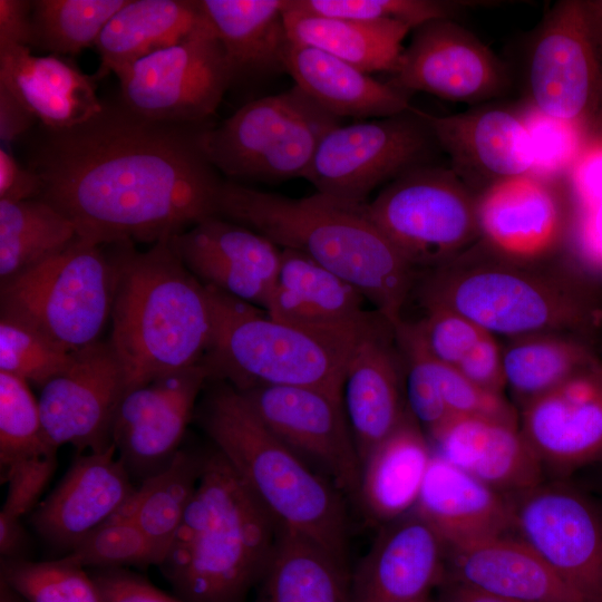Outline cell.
I'll list each match as a JSON object with an SVG mask.
<instances>
[{"label":"cell","mask_w":602,"mask_h":602,"mask_svg":"<svg viewBox=\"0 0 602 602\" xmlns=\"http://www.w3.org/2000/svg\"><path fill=\"white\" fill-rule=\"evenodd\" d=\"M0 86L51 129L78 125L104 105L93 77L61 56H38L23 46L0 45Z\"/></svg>","instance_id":"29"},{"label":"cell","mask_w":602,"mask_h":602,"mask_svg":"<svg viewBox=\"0 0 602 602\" xmlns=\"http://www.w3.org/2000/svg\"><path fill=\"white\" fill-rule=\"evenodd\" d=\"M428 439L435 454L504 495L544 482V465L523 436L520 421L453 417Z\"/></svg>","instance_id":"26"},{"label":"cell","mask_w":602,"mask_h":602,"mask_svg":"<svg viewBox=\"0 0 602 602\" xmlns=\"http://www.w3.org/2000/svg\"><path fill=\"white\" fill-rule=\"evenodd\" d=\"M224 49L232 85L285 72V0H200Z\"/></svg>","instance_id":"32"},{"label":"cell","mask_w":602,"mask_h":602,"mask_svg":"<svg viewBox=\"0 0 602 602\" xmlns=\"http://www.w3.org/2000/svg\"><path fill=\"white\" fill-rule=\"evenodd\" d=\"M448 545L416 511L381 525L351 571V602H424L445 580Z\"/></svg>","instance_id":"21"},{"label":"cell","mask_w":602,"mask_h":602,"mask_svg":"<svg viewBox=\"0 0 602 602\" xmlns=\"http://www.w3.org/2000/svg\"><path fill=\"white\" fill-rule=\"evenodd\" d=\"M284 66L295 86L341 119L382 118L411 107L410 94L310 46L289 40Z\"/></svg>","instance_id":"31"},{"label":"cell","mask_w":602,"mask_h":602,"mask_svg":"<svg viewBox=\"0 0 602 602\" xmlns=\"http://www.w3.org/2000/svg\"><path fill=\"white\" fill-rule=\"evenodd\" d=\"M411 297L421 308L455 311L504 339L551 331L588 338L602 319L596 292L555 256L516 259L482 240L419 272Z\"/></svg>","instance_id":"3"},{"label":"cell","mask_w":602,"mask_h":602,"mask_svg":"<svg viewBox=\"0 0 602 602\" xmlns=\"http://www.w3.org/2000/svg\"><path fill=\"white\" fill-rule=\"evenodd\" d=\"M420 320L411 322L427 352L455 369L489 332L464 315L439 307L423 308Z\"/></svg>","instance_id":"46"},{"label":"cell","mask_w":602,"mask_h":602,"mask_svg":"<svg viewBox=\"0 0 602 602\" xmlns=\"http://www.w3.org/2000/svg\"><path fill=\"white\" fill-rule=\"evenodd\" d=\"M32 1L0 0V45L33 47Z\"/></svg>","instance_id":"52"},{"label":"cell","mask_w":602,"mask_h":602,"mask_svg":"<svg viewBox=\"0 0 602 602\" xmlns=\"http://www.w3.org/2000/svg\"><path fill=\"white\" fill-rule=\"evenodd\" d=\"M593 128L595 129L594 140L602 143V107Z\"/></svg>","instance_id":"57"},{"label":"cell","mask_w":602,"mask_h":602,"mask_svg":"<svg viewBox=\"0 0 602 602\" xmlns=\"http://www.w3.org/2000/svg\"><path fill=\"white\" fill-rule=\"evenodd\" d=\"M41 178L3 146L0 148V200L20 202L38 198L42 192Z\"/></svg>","instance_id":"51"},{"label":"cell","mask_w":602,"mask_h":602,"mask_svg":"<svg viewBox=\"0 0 602 602\" xmlns=\"http://www.w3.org/2000/svg\"><path fill=\"white\" fill-rule=\"evenodd\" d=\"M56 456L18 463L1 473L8 483L6 501L0 515L20 520L35 508L56 469Z\"/></svg>","instance_id":"47"},{"label":"cell","mask_w":602,"mask_h":602,"mask_svg":"<svg viewBox=\"0 0 602 602\" xmlns=\"http://www.w3.org/2000/svg\"><path fill=\"white\" fill-rule=\"evenodd\" d=\"M526 118L536 155L535 173L554 178V174L565 167L574 156L575 135H579L581 130L548 118L534 109L526 113Z\"/></svg>","instance_id":"48"},{"label":"cell","mask_w":602,"mask_h":602,"mask_svg":"<svg viewBox=\"0 0 602 602\" xmlns=\"http://www.w3.org/2000/svg\"><path fill=\"white\" fill-rule=\"evenodd\" d=\"M287 1V0H285ZM289 40L320 49L365 72L397 70L412 29L394 20H356L283 9Z\"/></svg>","instance_id":"36"},{"label":"cell","mask_w":602,"mask_h":602,"mask_svg":"<svg viewBox=\"0 0 602 602\" xmlns=\"http://www.w3.org/2000/svg\"><path fill=\"white\" fill-rule=\"evenodd\" d=\"M440 602H524L483 593L460 584L445 582L440 586Z\"/></svg>","instance_id":"55"},{"label":"cell","mask_w":602,"mask_h":602,"mask_svg":"<svg viewBox=\"0 0 602 602\" xmlns=\"http://www.w3.org/2000/svg\"><path fill=\"white\" fill-rule=\"evenodd\" d=\"M57 450L46 437L29 383L0 371L1 473L25 460L56 456Z\"/></svg>","instance_id":"41"},{"label":"cell","mask_w":602,"mask_h":602,"mask_svg":"<svg viewBox=\"0 0 602 602\" xmlns=\"http://www.w3.org/2000/svg\"><path fill=\"white\" fill-rule=\"evenodd\" d=\"M592 25L602 41V0H584Z\"/></svg>","instance_id":"56"},{"label":"cell","mask_w":602,"mask_h":602,"mask_svg":"<svg viewBox=\"0 0 602 602\" xmlns=\"http://www.w3.org/2000/svg\"><path fill=\"white\" fill-rule=\"evenodd\" d=\"M445 582L524 602H581L536 552L507 534L448 546Z\"/></svg>","instance_id":"27"},{"label":"cell","mask_w":602,"mask_h":602,"mask_svg":"<svg viewBox=\"0 0 602 602\" xmlns=\"http://www.w3.org/2000/svg\"><path fill=\"white\" fill-rule=\"evenodd\" d=\"M215 382L197 409L213 447L281 528L312 540L349 565L342 493L278 438L240 391L227 382Z\"/></svg>","instance_id":"6"},{"label":"cell","mask_w":602,"mask_h":602,"mask_svg":"<svg viewBox=\"0 0 602 602\" xmlns=\"http://www.w3.org/2000/svg\"><path fill=\"white\" fill-rule=\"evenodd\" d=\"M114 244L119 276L108 342L123 370L125 394L201 363L214 317L208 287L183 264L168 240L146 252H135L129 241Z\"/></svg>","instance_id":"4"},{"label":"cell","mask_w":602,"mask_h":602,"mask_svg":"<svg viewBox=\"0 0 602 602\" xmlns=\"http://www.w3.org/2000/svg\"><path fill=\"white\" fill-rule=\"evenodd\" d=\"M0 574L1 583L27 602H101L89 572L65 556L1 560Z\"/></svg>","instance_id":"42"},{"label":"cell","mask_w":602,"mask_h":602,"mask_svg":"<svg viewBox=\"0 0 602 602\" xmlns=\"http://www.w3.org/2000/svg\"><path fill=\"white\" fill-rule=\"evenodd\" d=\"M512 530L581 602H602V513L581 492L545 483L508 496Z\"/></svg>","instance_id":"14"},{"label":"cell","mask_w":602,"mask_h":602,"mask_svg":"<svg viewBox=\"0 0 602 602\" xmlns=\"http://www.w3.org/2000/svg\"><path fill=\"white\" fill-rule=\"evenodd\" d=\"M206 21L200 0H128L94 46L100 58L98 77L117 75L137 60L181 42Z\"/></svg>","instance_id":"34"},{"label":"cell","mask_w":602,"mask_h":602,"mask_svg":"<svg viewBox=\"0 0 602 602\" xmlns=\"http://www.w3.org/2000/svg\"><path fill=\"white\" fill-rule=\"evenodd\" d=\"M424 602H430V601H429V600H426V601H424Z\"/></svg>","instance_id":"59"},{"label":"cell","mask_w":602,"mask_h":602,"mask_svg":"<svg viewBox=\"0 0 602 602\" xmlns=\"http://www.w3.org/2000/svg\"><path fill=\"white\" fill-rule=\"evenodd\" d=\"M434 456L433 446L410 414L361 465L358 502L382 525L411 512Z\"/></svg>","instance_id":"33"},{"label":"cell","mask_w":602,"mask_h":602,"mask_svg":"<svg viewBox=\"0 0 602 602\" xmlns=\"http://www.w3.org/2000/svg\"><path fill=\"white\" fill-rule=\"evenodd\" d=\"M127 1L35 0L33 47L65 56L95 46L107 22Z\"/></svg>","instance_id":"40"},{"label":"cell","mask_w":602,"mask_h":602,"mask_svg":"<svg viewBox=\"0 0 602 602\" xmlns=\"http://www.w3.org/2000/svg\"><path fill=\"white\" fill-rule=\"evenodd\" d=\"M123 394V370L108 340L77 351L71 365L40 388L47 439L57 449L66 444L79 452L107 449Z\"/></svg>","instance_id":"18"},{"label":"cell","mask_w":602,"mask_h":602,"mask_svg":"<svg viewBox=\"0 0 602 602\" xmlns=\"http://www.w3.org/2000/svg\"><path fill=\"white\" fill-rule=\"evenodd\" d=\"M390 84L408 94L479 104L509 86L505 65L472 31L453 19H435L414 29Z\"/></svg>","instance_id":"16"},{"label":"cell","mask_w":602,"mask_h":602,"mask_svg":"<svg viewBox=\"0 0 602 602\" xmlns=\"http://www.w3.org/2000/svg\"><path fill=\"white\" fill-rule=\"evenodd\" d=\"M204 453L181 448L167 466L145 478L117 515L132 520L163 562L202 473Z\"/></svg>","instance_id":"38"},{"label":"cell","mask_w":602,"mask_h":602,"mask_svg":"<svg viewBox=\"0 0 602 602\" xmlns=\"http://www.w3.org/2000/svg\"><path fill=\"white\" fill-rule=\"evenodd\" d=\"M341 120L294 85L211 125L205 151L215 168L234 183L305 178L320 143Z\"/></svg>","instance_id":"9"},{"label":"cell","mask_w":602,"mask_h":602,"mask_svg":"<svg viewBox=\"0 0 602 602\" xmlns=\"http://www.w3.org/2000/svg\"><path fill=\"white\" fill-rule=\"evenodd\" d=\"M65 557L90 569L158 566L143 531L132 520L117 514L81 538Z\"/></svg>","instance_id":"45"},{"label":"cell","mask_w":602,"mask_h":602,"mask_svg":"<svg viewBox=\"0 0 602 602\" xmlns=\"http://www.w3.org/2000/svg\"><path fill=\"white\" fill-rule=\"evenodd\" d=\"M11 591L1 583V602H13Z\"/></svg>","instance_id":"58"},{"label":"cell","mask_w":602,"mask_h":602,"mask_svg":"<svg viewBox=\"0 0 602 602\" xmlns=\"http://www.w3.org/2000/svg\"><path fill=\"white\" fill-rule=\"evenodd\" d=\"M206 125L153 120L105 103L69 128L39 124L25 137L38 197L96 244L167 241L219 216L224 185L207 156Z\"/></svg>","instance_id":"1"},{"label":"cell","mask_w":602,"mask_h":602,"mask_svg":"<svg viewBox=\"0 0 602 602\" xmlns=\"http://www.w3.org/2000/svg\"><path fill=\"white\" fill-rule=\"evenodd\" d=\"M478 387L497 395L506 389L502 363V347L497 338L487 333L473 352L456 368Z\"/></svg>","instance_id":"50"},{"label":"cell","mask_w":602,"mask_h":602,"mask_svg":"<svg viewBox=\"0 0 602 602\" xmlns=\"http://www.w3.org/2000/svg\"><path fill=\"white\" fill-rule=\"evenodd\" d=\"M366 298L352 284L293 250L281 264L265 312L273 319L321 332L368 328L382 315L365 310Z\"/></svg>","instance_id":"28"},{"label":"cell","mask_w":602,"mask_h":602,"mask_svg":"<svg viewBox=\"0 0 602 602\" xmlns=\"http://www.w3.org/2000/svg\"><path fill=\"white\" fill-rule=\"evenodd\" d=\"M77 237L74 224L40 198L0 200V283L56 255Z\"/></svg>","instance_id":"39"},{"label":"cell","mask_w":602,"mask_h":602,"mask_svg":"<svg viewBox=\"0 0 602 602\" xmlns=\"http://www.w3.org/2000/svg\"><path fill=\"white\" fill-rule=\"evenodd\" d=\"M93 570L89 574L101 602H183L126 567Z\"/></svg>","instance_id":"49"},{"label":"cell","mask_w":602,"mask_h":602,"mask_svg":"<svg viewBox=\"0 0 602 602\" xmlns=\"http://www.w3.org/2000/svg\"><path fill=\"white\" fill-rule=\"evenodd\" d=\"M27 545L28 536L20 520L0 515L1 560L23 559L22 553Z\"/></svg>","instance_id":"54"},{"label":"cell","mask_w":602,"mask_h":602,"mask_svg":"<svg viewBox=\"0 0 602 602\" xmlns=\"http://www.w3.org/2000/svg\"><path fill=\"white\" fill-rule=\"evenodd\" d=\"M501 344L506 389L520 408L602 362L584 336L537 332Z\"/></svg>","instance_id":"37"},{"label":"cell","mask_w":602,"mask_h":602,"mask_svg":"<svg viewBox=\"0 0 602 602\" xmlns=\"http://www.w3.org/2000/svg\"><path fill=\"white\" fill-rule=\"evenodd\" d=\"M341 400L362 465L409 414L402 358L390 323L371 333L356 350L346 370Z\"/></svg>","instance_id":"25"},{"label":"cell","mask_w":602,"mask_h":602,"mask_svg":"<svg viewBox=\"0 0 602 602\" xmlns=\"http://www.w3.org/2000/svg\"><path fill=\"white\" fill-rule=\"evenodd\" d=\"M104 247L78 236L61 252L0 283V317L70 352L100 341L119 276L117 247L113 253Z\"/></svg>","instance_id":"8"},{"label":"cell","mask_w":602,"mask_h":602,"mask_svg":"<svg viewBox=\"0 0 602 602\" xmlns=\"http://www.w3.org/2000/svg\"><path fill=\"white\" fill-rule=\"evenodd\" d=\"M450 169L477 195L489 185L535 172L536 155L526 113L477 105L463 113H426Z\"/></svg>","instance_id":"19"},{"label":"cell","mask_w":602,"mask_h":602,"mask_svg":"<svg viewBox=\"0 0 602 602\" xmlns=\"http://www.w3.org/2000/svg\"><path fill=\"white\" fill-rule=\"evenodd\" d=\"M116 76L125 107L153 120L185 125L210 124L232 85L224 49L208 20L181 42Z\"/></svg>","instance_id":"12"},{"label":"cell","mask_w":602,"mask_h":602,"mask_svg":"<svg viewBox=\"0 0 602 602\" xmlns=\"http://www.w3.org/2000/svg\"><path fill=\"white\" fill-rule=\"evenodd\" d=\"M437 149L426 113L411 106L334 127L320 143L305 179L317 192L365 203L378 186L433 164Z\"/></svg>","instance_id":"11"},{"label":"cell","mask_w":602,"mask_h":602,"mask_svg":"<svg viewBox=\"0 0 602 602\" xmlns=\"http://www.w3.org/2000/svg\"><path fill=\"white\" fill-rule=\"evenodd\" d=\"M555 178L532 172L498 181L477 194L480 240L522 260L554 258L569 230Z\"/></svg>","instance_id":"20"},{"label":"cell","mask_w":602,"mask_h":602,"mask_svg":"<svg viewBox=\"0 0 602 602\" xmlns=\"http://www.w3.org/2000/svg\"><path fill=\"white\" fill-rule=\"evenodd\" d=\"M38 123L30 110L0 86V138L9 143L28 135Z\"/></svg>","instance_id":"53"},{"label":"cell","mask_w":602,"mask_h":602,"mask_svg":"<svg viewBox=\"0 0 602 602\" xmlns=\"http://www.w3.org/2000/svg\"><path fill=\"white\" fill-rule=\"evenodd\" d=\"M240 392L278 438L358 502L361 463L340 397L303 386H256Z\"/></svg>","instance_id":"15"},{"label":"cell","mask_w":602,"mask_h":602,"mask_svg":"<svg viewBox=\"0 0 602 602\" xmlns=\"http://www.w3.org/2000/svg\"><path fill=\"white\" fill-rule=\"evenodd\" d=\"M456 546L508 534L511 499L434 453L415 508Z\"/></svg>","instance_id":"30"},{"label":"cell","mask_w":602,"mask_h":602,"mask_svg":"<svg viewBox=\"0 0 602 602\" xmlns=\"http://www.w3.org/2000/svg\"><path fill=\"white\" fill-rule=\"evenodd\" d=\"M75 355L32 328L0 317V371L40 389L64 372Z\"/></svg>","instance_id":"44"},{"label":"cell","mask_w":602,"mask_h":602,"mask_svg":"<svg viewBox=\"0 0 602 602\" xmlns=\"http://www.w3.org/2000/svg\"><path fill=\"white\" fill-rule=\"evenodd\" d=\"M520 429L544 466L567 472L602 458V362L521 408Z\"/></svg>","instance_id":"23"},{"label":"cell","mask_w":602,"mask_h":602,"mask_svg":"<svg viewBox=\"0 0 602 602\" xmlns=\"http://www.w3.org/2000/svg\"><path fill=\"white\" fill-rule=\"evenodd\" d=\"M168 242L202 283L265 310L282 258V250L271 240L212 216Z\"/></svg>","instance_id":"22"},{"label":"cell","mask_w":602,"mask_h":602,"mask_svg":"<svg viewBox=\"0 0 602 602\" xmlns=\"http://www.w3.org/2000/svg\"><path fill=\"white\" fill-rule=\"evenodd\" d=\"M208 381V370L201 362L123 395L111 443L130 476L142 482L169 464L181 449L197 398Z\"/></svg>","instance_id":"17"},{"label":"cell","mask_w":602,"mask_h":602,"mask_svg":"<svg viewBox=\"0 0 602 602\" xmlns=\"http://www.w3.org/2000/svg\"><path fill=\"white\" fill-rule=\"evenodd\" d=\"M479 6L474 1L439 0H287L292 11L356 20H394L412 30L435 19H453L466 7Z\"/></svg>","instance_id":"43"},{"label":"cell","mask_w":602,"mask_h":602,"mask_svg":"<svg viewBox=\"0 0 602 602\" xmlns=\"http://www.w3.org/2000/svg\"><path fill=\"white\" fill-rule=\"evenodd\" d=\"M281 527L215 448L159 567L183 602H244Z\"/></svg>","instance_id":"5"},{"label":"cell","mask_w":602,"mask_h":602,"mask_svg":"<svg viewBox=\"0 0 602 602\" xmlns=\"http://www.w3.org/2000/svg\"><path fill=\"white\" fill-rule=\"evenodd\" d=\"M214 329L203 363L210 380L242 391L256 386H303L341 398L347 367L361 342L389 323L348 332L303 329L207 285Z\"/></svg>","instance_id":"7"},{"label":"cell","mask_w":602,"mask_h":602,"mask_svg":"<svg viewBox=\"0 0 602 602\" xmlns=\"http://www.w3.org/2000/svg\"><path fill=\"white\" fill-rule=\"evenodd\" d=\"M253 602H351V571L312 540L281 528Z\"/></svg>","instance_id":"35"},{"label":"cell","mask_w":602,"mask_h":602,"mask_svg":"<svg viewBox=\"0 0 602 602\" xmlns=\"http://www.w3.org/2000/svg\"><path fill=\"white\" fill-rule=\"evenodd\" d=\"M368 208L418 272L453 260L480 240L477 195L450 168L435 164L385 185Z\"/></svg>","instance_id":"10"},{"label":"cell","mask_w":602,"mask_h":602,"mask_svg":"<svg viewBox=\"0 0 602 602\" xmlns=\"http://www.w3.org/2000/svg\"><path fill=\"white\" fill-rule=\"evenodd\" d=\"M217 215L293 250L357 288L394 328L419 272L373 222L368 202L329 194L293 198L224 182Z\"/></svg>","instance_id":"2"},{"label":"cell","mask_w":602,"mask_h":602,"mask_svg":"<svg viewBox=\"0 0 602 602\" xmlns=\"http://www.w3.org/2000/svg\"><path fill=\"white\" fill-rule=\"evenodd\" d=\"M135 488L116 448L79 455L55 489L31 514L30 523L50 545L68 552L113 517Z\"/></svg>","instance_id":"24"},{"label":"cell","mask_w":602,"mask_h":602,"mask_svg":"<svg viewBox=\"0 0 602 602\" xmlns=\"http://www.w3.org/2000/svg\"><path fill=\"white\" fill-rule=\"evenodd\" d=\"M527 86L532 109L582 130L602 107V41L584 0L555 3L535 36Z\"/></svg>","instance_id":"13"}]
</instances>
